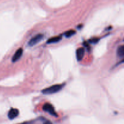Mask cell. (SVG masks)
I'll use <instances>...</instances> for the list:
<instances>
[{
	"label": "cell",
	"mask_w": 124,
	"mask_h": 124,
	"mask_svg": "<svg viewBox=\"0 0 124 124\" xmlns=\"http://www.w3.org/2000/svg\"><path fill=\"white\" fill-rule=\"evenodd\" d=\"M42 109L45 112L48 113L52 116H54V117H58V114L56 112L54 107L52 104H49V103H46L43 105Z\"/></svg>",
	"instance_id": "obj_2"
},
{
	"label": "cell",
	"mask_w": 124,
	"mask_h": 124,
	"mask_svg": "<svg viewBox=\"0 0 124 124\" xmlns=\"http://www.w3.org/2000/svg\"><path fill=\"white\" fill-rule=\"evenodd\" d=\"M65 84H55L50 86L48 88H44L41 91V93L44 94H52L59 92L65 86Z\"/></svg>",
	"instance_id": "obj_1"
},
{
	"label": "cell",
	"mask_w": 124,
	"mask_h": 124,
	"mask_svg": "<svg viewBox=\"0 0 124 124\" xmlns=\"http://www.w3.org/2000/svg\"><path fill=\"white\" fill-rule=\"evenodd\" d=\"M23 50L21 48H19L16 51V52L15 53V54H13V56H12V62H15L19 60L20 59V58L21 57L22 54H23Z\"/></svg>",
	"instance_id": "obj_5"
},
{
	"label": "cell",
	"mask_w": 124,
	"mask_h": 124,
	"mask_svg": "<svg viewBox=\"0 0 124 124\" xmlns=\"http://www.w3.org/2000/svg\"><path fill=\"white\" fill-rule=\"evenodd\" d=\"M85 54V49L84 48H79L76 50V58H77L78 61H81L83 59L84 56Z\"/></svg>",
	"instance_id": "obj_6"
},
{
	"label": "cell",
	"mask_w": 124,
	"mask_h": 124,
	"mask_svg": "<svg viewBox=\"0 0 124 124\" xmlns=\"http://www.w3.org/2000/svg\"><path fill=\"white\" fill-rule=\"evenodd\" d=\"M99 39L98 38H93L89 40V42L91 44H96L99 41Z\"/></svg>",
	"instance_id": "obj_10"
},
{
	"label": "cell",
	"mask_w": 124,
	"mask_h": 124,
	"mask_svg": "<svg viewBox=\"0 0 124 124\" xmlns=\"http://www.w3.org/2000/svg\"><path fill=\"white\" fill-rule=\"evenodd\" d=\"M18 115H19V110L17 108H12L7 114L8 119L10 120L15 119Z\"/></svg>",
	"instance_id": "obj_4"
},
{
	"label": "cell",
	"mask_w": 124,
	"mask_h": 124,
	"mask_svg": "<svg viewBox=\"0 0 124 124\" xmlns=\"http://www.w3.org/2000/svg\"><path fill=\"white\" fill-rule=\"evenodd\" d=\"M43 124H53L51 121H48V120H45L44 122H43Z\"/></svg>",
	"instance_id": "obj_12"
},
{
	"label": "cell",
	"mask_w": 124,
	"mask_h": 124,
	"mask_svg": "<svg viewBox=\"0 0 124 124\" xmlns=\"http://www.w3.org/2000/svg\"><path fill=\"white\" fill-rule=\"evenodd\" d=\"M76 33V31L74 30H69L68 31H67L66 32H65V36L67 38H70L73 36V35H75Z\"/></svg>",
	"instance_id": "obj_9"
},
{
	"label": "cell",
	"mask_w": 124,
	"mask_h": 124,
	"mask_svg": "<svg viewBox=\"0 0 124 124\" xmlns=\"http://www.w3.org/2000/svg\"><path fill=\"white\" fill-rule=\"evenodd\" d=\"M117 56L119 58H123L124 56V46L123 45L119 46L117 48Z\"/></svg>",
	"instance_id": "obj_8"
},
{
	"label": "cell",
	"mask_w": 124,
	"mask_h": 124,
	"mask_svg": "<svg viewBox=\"0 0 124 124\" xmlns=\"http://www.w3.org/2000/svg\"><path fill=\"white\" fill-rule=\"evenodd\" d=\"M35 124V121H26V122H22V123L18 124Z\"/></svg>",
	"instance_id": "obj_11"
},
{
	"label": "cell",
	"mask_w": 124,
	"mask_h": 124,
	"mask_svg": "<svg viewBox=\"0 0 124 124\" xmlns=\"http://www.w3.org/2000/svg\"><path fill=\"white\" fill-rule=\"evenodd\" d=\"M43 37L44 35L41 33L35 35V36H33V37L30 39V41L28 42V45L30 46V47H32V46L37 44L38 43H39L43 39Z\"/></svg>",
	"instance_id": "obj_3"
},
{
	"label": "cell",
	"mask_w": 124,
	"mask_h": 124,
	"mask_svg": "<svg viewBox=\"0 0 124 124\" xmlns=\"http://www.w3.org/2000/svg\"><path fill=\"white\" fill-rule=\"evenodd\" d=\"M62 38L60 36H54L51 38L48 39V41H47V44H53V43H57V42H59L61 40Z\"/></svg>",
	"instance_id": "obj_7"
}]
</instances>
